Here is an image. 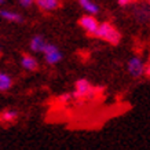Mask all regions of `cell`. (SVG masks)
I'll use <instances>...</instances> for the list:
<instances>
[{"label":"cell","mask_w":150,"mask_h":150,"mask_svg":"<svg viewBox=\"0 0 150 150\" xmlns=\"http://www.w3.org/2000/svg\"><path fill=\"white\" fill-rule=\"evenodd\" d=\"M94 36L98 37V39H102V40H105V41H108V43L113 44V46L118 44L120 40H121L120 32L109 22H100L99 26H98V30L95 32Z\"/></svg>","instance_id":"obj_1"},{"label":"cell","mask_w":150,"mask_h":150,"mask_svg":"<svg viewBox=\"0 0 150 150\" xmlns=\"http://www.w3.org/2000/svg\"><path fill=\"white\" fill-rule=\"evenodd\" d=\"M95 87L87 79H79L74 83V91L73 94V99H81V98H87V96H92L95 94Z\"/></svg>","instance_id":"obj_2"},{"label":"cell","mask_w":150,"mask_h":150,"mask_svg":"<svg viewBox=\"0 0 150 150\" xmlns=\"http://www.w3.org/2000/svg\"><path fill=\"white\" fill-rule=\"evenodd\" d=\"M132 15L139 23L150 22V6L149 3H134L132 4Z\"/></svg>","instance_id":"obj_3"},{"label":"cell","mask_w":150,"mask_h":150,"mask_svg":"<svg viewBox=\"0 0 150 150\" xmlns=\"http://www.w3.org/2000/svg\"><path fill=\"white\" fill-rule=\"evenodd\" d=\"M145 68L146 64L143 62V59L141 57H131L127 64V70L134 79H139L142 76H145Z\"/></svg>","instance_id":"obj_4"},{"label":"cell","mask_w":150,"mask_h":150,"mask_svg":"<svg viewBox=\"0 0 150 150\" xmlns=\"http://www.w3.org/2000/svg\"><path fill=\"white\" fill-rule=\"evenodd\" d=\"M43 54H44V58H46V62L48 65H57L58 62L62 61V52L59 50L57 46L54 44H51V43H47L46 48L43 51Z\"/></svg>","instance_id":"obj_5"},{"label":"cell","mask_w":150,"mask_h":150,"mask_svg":"<svg viewBox=\"0 0 150 150\" xmlns=\"http://www.w3.org/2000/svg\"><path fill=\"white\" fill-rule=\"evenodd\" d=\"M79 23H80V26H81L88 35H91V36L95 35V32L98 30V26H99L98 19H96L94 15H90V14L83 15L81 18L79 19Z\"/></svg>","instance_id":"obj_6"},{"label":"cell","mask_w":150,"mask_h":150,"mask_svg":"<svg viewBox=\"0 0 150 150\" xmlns=\"http://www.w3.org/2000/svg\"><path fill=\"white\" fill-rule=\"evenodd\" d=\"M35 4L43 11H55L61 7L59 0H35Z\"/></svg>","instance_id":"obj_7"},{"label":"cell","mask_w":150,"mask_h":150,"mask_svg":"<svg viewBox=\"0 0 150 150\" xmlns=\"http://www.w3.org/2000/svg\"><path fill=\"white\" fill-rule=\"evenodd\" d=\"M21 65H22V68L25 70H29V72H33V70H36L37 66H39V62H37V59L32 55H28V54H23L22 58H21Z\"/></svg>","instance_id":"obj_8"},{"label":"cell","mask_w":150,"mask_h":150,"mask_svg":"<svg viewBox=\"0 0 150 150\" xmlns=\"http://www.w3.org/2000/svg\"><path fill=\"white\" fill-rule=\"evenodd\" d=\"M0 17L4 19V21H8V22L21 23L23 21L21 14L15 13V11H11V10H0Z\"/></svg>","instance_id":"obj_9"},{"label":"cell","mask_w":150,"mask_h":150,"mask_svg":"<svg viewBox=\"0 0 150 150\" xmlns=\"http://www.w3.org/2000/svg\"><path fill=\"white\" fill-rule=\"evenodd\" d=\"M46 46H47V41L43 36L37 35V36H33L32 40H30V50L33 52H43Z\"/></svg>","instance_id":"obj_10"},{"label":"cell","mask_w":150,"mask_h":150,"mask_svg":"<svg viewBox=\"0 0 150 150\" xmlns=\"http://www.w3.org/2000/svg\"><path fill=\"white\" fill-rule=\"evenodd\" d=\"M79 4L90 15H95V14L99 13V6L96 4V3H94L92 0H79Z\"/></svg>","instance_id":"obj_11"},{"label":"cell","mask_w":150,"mask_h":150,"mask_svg":"<svg viewBox=\"0 0 150 150\" xmlns=\"http://www.w3.org/2000/svg\"><path fill=\"white\" fill-rule=\"evenodd\" d=\"M17 118H18V112H17V110L8 109V110H4V112L0 113V121L4 124L14 123V121H17Z\"/></svg>","instance_id":"obj_12"},{"label":"cell","mask_w":150,"mask_h":150,"mask_svg":"<svg viewBox=\"0 0 150 150\" xmlns=\"http://www.w3.org/2000/svg\"><path fill=\"white\" fill-rule=\"evenodd\" d=\"M13 87V79L10 74L0 72V91H8Z\"/></svg>","instance_id":"obj_13"},{"label":"cell","mask_w":150,"mask_h":150,"mask_svg":"<svg viewBox=\"0 0 150 150\" xmlns=\"http://www.w3.org/2000/svg\"><path fill=\"white\" fill-rule=\"evenodd\" d=\"M58 100L62 102V103H69L70 100H74L73 99V94L72 92H68V94H62V95L58 96Z\"/></svg>","instance_id":"obj_14"},{"label":"cell","mask_w":150,"mask_h":150,"mask_svg":"<svg viewBox=\"0 0 150 150\" xmlns=\"http://www.w3.org/2000/svg\"><path fill=\"white\" fill-rule=\"evenodd\" d=\"M118 6H121V7H129L135 3V0H117Z\"/></svg>","instance_id":"obj_15"},{"label":"cell","mask_w":150,"mask_h":150,"mask_svg":"<svg viewBox=\"0 0 150 150\" xmlns=\"http://www.w3.org/2000/svg\"><path fill=\"white\" fill-rule=\"evenodd\" d=\"M17 1L23 7H30L32 4H35V0H17Z\"/></svg>","instance_id":"obj_16"},{"label":"cell","mask_w":150,"mask_h":150,"mask_svg":"<svg viewBox=\"0 0 150 150\" xmlns=\"http://www.w3.org/2000/svg\"><path fill=\"white\" fill-rule=\"evenodd\" d=\"M145 76H149V77H150V64L146 65V68H145Z\"/></svg>","instance_id":"obj_17"},{"label":"cell","mask_w":150,"mask_h":150,"mask_svg":"<svg viewBox=\"0 0 150 150\" xmlns=\"http://www.w3.org/2000/svg\"><path fill=\"white\" fill-rule=\"evenodd\" d=\"M4 3V0H0V4H3Z\"/></svg>","instance_id":"obj_18"},{"label":"cell","mask_w":150,"mask_h":150,"mask_svg":"<svg viewBox=\"0 0 150 150\" xmlns=\"http://www.w3.org/2000/svg\"><path fill=\"white\" fill-rule=\"evenodd\" d=\"M0 55H1V47H0Z\"/></svg>","instance_id":"obj_19"},{"label":"cell","mask_w":150,"mask_h":150,"mask_svg":"<svg viewBox=\"0 0 150 150\" xmlns=\"http://www.w3.org/2000/svg\"><path fill=\"white\" fill-rule=\"evenodd\" d=\"M147 3H149V6H150V0H147Z\"/></svg>","instance_id":"obj_20"}]
</instances>
